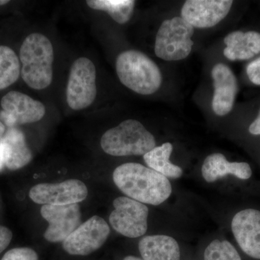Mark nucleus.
<instances>
[{"mask_svg": "<svg viewBox=\"0 0 260 260\" xmlns=\"http://www.w3.org/2000/svg\"><path fill=\"white\" fill-rule=\"evenodd\" d=\"M54 49L45 36L34 32L25 38L20 49L22 78L30 88L42 90L52 83Z\"/></svg>", "mask_w": 260, "mask_h": 260, "instance_id": "nucleus-2", "label": "nucleus"}, {"mask_svg": "<svg viewBox=\"0 0 260 260\" xmlns=\"http://www.w3.org/2000/svg\"><path fill=\"white\" fill-rule=\"evenodd\" d=\"M155 138L140 121L126 119L103 135L101 145L113 156L144 155L155 148Z\"/></svg>", "mask_w": 260, "mask_h": 260, "instance_id": "nucleus-4", "label": "nucleus"}, {"mask_svg": "<svg viewBox=\"0 0 260 260\" xmlns=\"http://www.w3.org/2000/svg\"><path fill=\"white\" fill-rule=\"evenodd\" d=\"M224 56L229 60H248L260 53V32L234 31L224 39Z\"/></svg>", "mask_w": 260, "mask_h": 260, "instance_id": "nucleus-17", "label": "nucleus"}, {"mask_svg": "<svg viewBox=\"0 0 260 260\" xmlns=\"http://www.w3.org/2000/svg\"><path fill=\"white\" fill-rule=\"evenodd\" d=\"M20 61L11 48L0 45V90L8 88L18 80Z\"/></svg>", "mask_w": 260, "mask_h": 260, "instance_id": "nucleus-21", "label": "nucleus"}, {"mask_svg": "<svg viewBox=\"0 0 260 260\" xmlns=\"http://www.w3.org/2000/svg\"><path fill=\"white\" fill-rule=\"evenodd\" d=\"M246 180L251 177L250 165L245 162H229L221 153L208 155L202 167V175L207 182H214L229 175Z\"/></svg>", "mask_w": 260, "mask_h": 260, "instance_id": "nucleus-16", "label": "nucleus"}, {"mask_svg": "<svg viewBox=\"0 0 260 260\" xmlns=\"http://www.w3.org/2000/svg\"><path fill=\"white\" fill-rule=\"evenodd\" d=\"M116 70L121 83L140 95L155 93L162 84V75L158 67L139 51L121 53L116 59Z\"/></svg>", "mask_w": 260, "mask_h": 260, "instance_id": "nucleus-3", "label": "nucleus"}, {"mask_svg": "<svg viewBox=\"0 0 260 260\" xmlns=\"http://www.w3.org/2000/svg\"><path fill=\"white\" fill-rule=\"evenodd\" d=\"M138 248L144 260H180L179 244L169 236H147L140 240Z\"/></svg>", "mask_w": 260, "mask_h": 260, "instance_id": "nucleus-18", "label": "nucleus"}, {"mask_svg": "<svg viewBox=\"0 0 260 260\" xmlns=\"http://www.w3.org/2000/svg\"><path fill=\"white\" fill-rule=\"evenodd\" d=\"M114 210L109 216V223L121 235L138 238L148 230V207L128 197H119L113 203Z\"/></svg>", "mask_w": 260, "mask_h": 260, "instance_id": "nucleus-7", "label": "nucleus"}, {"mask_svg": "<svg viewBox=\"0 0 260 260\" xmlns=\"http://www.w3.org/2000/svg\"><path fill=\"white\" fill-rule=\"evenodd\" d=\"M232 0H187L181 8V18L193 28L215 26L230 12Z\"/></svg>", "mask_w": 260, "mask_h": 260, "instance_id": "nucleus-12", "label": "nucleus"}, {"mask_svg": "<svg viewBox=\"0 0 260 260\" xmlns=\"http://www.w3.org/2000/svg\"><path fill=\"white\" fill-rule=\"evenodd\" d=\"M5 131V124L2 122V121L0 120V140H1L2 138H3V135H4Z\"/></svg>", "mask_w": 260, "mask_h": 260, "instance_id": "nucleus-27", "label": "nucleus"}, {"mask_svg": "<svg viewBox=\"0 0 260 260\" xmlns=\"http://www.w3.org/2000/svg\"><path fill=\"white\" fill-rule=\"evenodd\" d=\"M91 9L107 12L119 24L127 23L133 16L135 1L133 0H88Z\"/></svg>", "mask_w": 260, "mask_h": 260, "instance_id": "nucleus-20", "label": "nucleus"}, {"mask_svg": "<svg viewBox=\"0 0 260 260\" xmlns=\"http://www.w3.org/2000/svg\"><path fill=\"white\" fill-rule=\"evenodd\" d=\"M123 260H144L143 259H141V258L137 257V256H126Z\"/></svg>", "mask_w": 260, "mask_h": 260, "instance_id": "nucleus-29", "label": "nucleus"}, {"mask_svg": "<svg viewBox=\"0 0 260 260\" xmlns=\"http://www.w3.org/2000/svg\"><path fill=\"white\" fill-rule=\"evenodd\" d=\"M211 75L215 88L212 108L217 115H226L232 112L238 93L237 78L232 70L223 63L215 64Z\"/></svg>", "mask_w": 260, "mask_h": 260, "instance_id": "nucleus-14", "label": "nucleus"}, {"mask_svg": "<svg viewBox=\"0 0 260 260\" xmlns=\"http://www.w3.org/2000/svg\"><path fill=\"white\" fill-rule=\"evenodd\" d=\"M0 120L8 128L40 121L46 114L44 104L26 94L10 91L2 99Z\"/></svg>", "mask_w": 260, "mask_h": 260, "instance_id": "nucleus-9", "label": "nucleus"}, {"mask_svg": "<svg viewBox=\"0 0 260 260\" xmlns=\"http://www.w3.org/2000/svg\"><path fill=\"white\" fill-rule=\"evenodd\" d=\"M205 260H242L237 249L228 241L214 240L207 246Z\"/></svg>", "mask_w": 260, "mask_h": 260, "instance_id": "nucleus-22", "label": "nucleus"}, {"mask_svg": "<svg viewBox=\"0 0 260 260\" xmlns=\"http://www.w3.org/2000/svg\"><path fill=\"white\" fill-rule=\"evenodd\" d=\"M110 229L105 220L94 215L62 242L63 249L71 255L86 256L100 249L107 240Z\"/></svg>", "mask_w": 260, "mask_h": 260, "instance_id": "nucleus-8", "label": "nucleus"}, {"mask_svg": "<svg viewBox=\"0 0 260 260\" xmlns=\"http://www.w3.org/2000/svg\"><path fill=\"white\" fill-rule=\"evenodd\" d=\"M66 94L67 102L73 110H83L93 104L97 95L96 69L90 59L80 57L73 62Z\"/></svg>", "mask_w": 260, "mask_h": 260, "instance_id": "nucleus-6", "label": "nucleus"}, {"mask_svg": "<svg viewBox=\"0 0 260 260\" xmlns=\"http://www.w3.org/2000/svg\"><path fill=\"white\" fill-rule=\"evenodd\" d=\"M246 73L251 83L260 85V56L247 65Z\"/></svg>", "mask_w": 260, "mask_h": 260, "instance_id": "nucleus-24", "label": "nucleus"}, {"mask_svg": "<svg viewBox=\"0 0 260 260\" xmlns=\"http://www.w3.org/2000/svg\"><path fill=\"white\" fill-rule=\"evenodd\" d=\"M113 180L128 198L143 204H162L172 193L168 178L137 162L119 166L113 173Z\"/></svg>", "mask_w": 260, "mask_h": 260, "instance_id": "nucleus-1", "label": "nucleus"}, {"mask_svg": "<svg viewBox=\"0 0 260 260\" xmlns=\"http://www.w3.org/2000/svg\"><path fill=\"white\" fill-rule=\"evenodd\" d=\"M9 3L10 1H8V0H0V6L8 4Z\"/></svg>", "mask_w": 260, "mask_h": 260, "instance_id": "nucleus-30", "label": "nucleus"}, {"mask_svg": "<svg viewBox=\"0 0 260 260\" xmlns=\"http://www.w3.org/2000/svg\"><path fill=\"white\" fill-rule=\"evenodd\" d=\"M13 238V233L8 228L0 225V254L8 247Z\"/></svg>", "mask_w": 260, "mask_h": 260, "instance_id": "nucleus-25", "label": "nucleus"}, {"mask_svg": "<svg viewBox=\"0 0 260 260\" xmlns=\"http://www.w3.org/2000/svg\"><path fill=\"white\" fill-rule=\"evenodd\" d=\"M41 215L49 223L44 237L49 242H63L81 223L80 205H47L41 208Z\"/></svg>", "mask_w": 260, "mask_h": 260, "instance_id": "nucleus-11", "label": "nucleus"}, {"mask_svg": "<svg viewBox=\"0 0 260 260\" xmlns=\"http://www.w3.org/2000/svg\"><path fill=\"white\" fill-rule=\"evenodd\" d=\"M249 131L251 135H260V109L257 117L256 118L255 120L251 123V125L249 126Z\"/></svg>", "mask_w": 260, "mask_h": 260, "instance_id": "nucleus-26", "label": "nucleus"}, {"mask_svg": "<svg viewBox=\"0 0 260 260\" xmlns=\"http://www.w3.org/2000/svg\"><path fill=\"white\" fill-rule=\"evenodd\" d=\"M1 260H39V256L30 248L19 247L8 251Z\"/></svg>", "mask_w": 260, "mask_h": 260, "instance_id": "nucleus-23", "label": "nucleus"}, {"mask_svg": "<svg viewBox=\"0 0 260 260\" xmlns=\"http://www.w3.org/2000/svg\"><path fill=\"white\" fill-rule=\"evenodd\" d=\"M4 160H3V152H2L1 146H0V169L4 167Z\"/></svg>", "mask_w": 260, "mask_h": 260, "instance_id": "nucleus-28", "label": "nucleus"}, {"mask_svg": "<svg viewBox=\"0 0 260 260\" xmlns=\"http://www.w3.org/2000/svg\"><path fill=\"white\" fill-rule=\"evenodd\" d=\"M5 167L12 171L21 169L31 161L32 155L25 135L17 127L8 128L0 140Z\"/></svg>", "mask_w": 260, "mask_h": 260, "instance_id": "nucleus-15", "label": "nucleus"}, {"mask_svg": "<svg viewBox=\"0 0 260 260\" xmlns=\"http://www.w3.org/2000/svg\"><path fill=\"white\" fill-rule=\"evenodd\" d=\"M233 234L241 249L254 259H260V211L246 209L234 215Z\"/></svg>", "mask_w": 260, "mask_h": 260, "instance_id": "nucleus-13", "label": "nucleus"}, {"mask_svg": "<svg viewBox=\"0 0 260 260\" xmlns=\"http://www.w3.org/2000/svg\"><path fill=\"white\" fill-rule=\"evenodd\" d=\"M194 28L181 17L164 20L155 37V54L166 61L185 59L194 45Z\"/></svg>", "mask_w": 260, "mask_h": 260, "instance_id": "nucleus-5", "label": "nucleus"}, {"mask_svg": "<svg viewBox=\"0 0 260 260\" xmlns=\"http://www.w3.org/2000/svg\"><path fill=\"white\" fill-rule=\"evenodd\" d=\"M173 148V145L170 143H165L160 146L155 147L143 155L145 164L150 169L164 177L172 179L180 178L183 174L182 169L169 160Z\"/></svg>", "mask_w": 260, "mask_h": 260, "instance_id": "nucleus-19", "label": "nucleus"}, {"mask_svg": "<svg viewBox=\"0 0 260 260\" xmlns=\"http://www.w3.org/2000/svg\"><path fill=\"white\" fill-rule=\"evenodd\" d=\"M88 191L83 181L68 179L57 184H37L29 191V197L37 204L68 205L86 199Z\"/></svg>", "mask_w": 260, "mask_h": 260, "instance_id": "nucleus-10", "label": "nucleus"}]
</instances>
